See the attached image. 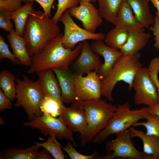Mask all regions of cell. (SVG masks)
Masks as SVG:
<instances>
[{
  "label": "cell",
  "instance_id": "cell-29",
  "mask_svg": "<svg viewBox=\"0 0 159 159\" xmlns=\"http://www.w3.org/2000/svg\"><path fill=\"white\" fill-rule=\"evenodd\" d=\"M145 119L146 120V121L138 122L135 123L133 127L144 126L146 130L145 133L146 135L155 136L159 140V117L149 113Z\"/></svg>",
  "mask_w": 159,
  "mask_h": 159
},
{
  "label": "cell",
  "instance_id": "cell-17",
  "mask_svg": "<svg viewBox=\"0 0 159 159\" xmlns=\"http://www.w3.org/2000/svg\"><path fill=\"white\" fill-rule=\"evenodd\" d=\"M113 24L115 26L129 32L144 31L143 27L134 16L132 9L127 0H123L117 10Z\"/></svg>",
  "mask_w": 159,
  "mask_h": 159
},
{
  "label": "cell",
  "instance_id": "cell-11",
  "mask_svg": "<svg viewBox=\"0 0 159 159\" xmlns=\"http://www.w3.org/2000/svg\"><path fill=\"white\" fill-rule=\"evenodd\" d=\"M97 70L91 71L86 76L74 73L73 80L77 101H86L100 98L101 80Z\"/></svg>",
  "mask_w": 159,
  "mask_h": 159
},
{
  "label": "cell",
  "instance_id": "cell-32",
  "mask_svg": "<svg viewBox=\"0 0 159 159\" xmlns=\"http://www.w3.org/2000/svg\"><path fill=\"white\" fill-rule=\"evenodd\" d=\"M62 148L67 153L71 159H101L102 156H99L96 151L90 155H82L76 150L69 142H68L64 147H62Z\"/></svg>",
  "mask_w": 159,
  "mask_h": 159
},
{
  "label": "cell",
  "instance_id": "cell-21",
  "mask_svg": "<svg viewBox=\"0 0 159 159\" xmlns=\"http://www.w3.org/2000/svg\"><path fill=\"white\" fill-rule=\"evenodd\" d=\"M138 22L144 28H149L154 21L150 12V0H127Z\"/></svg>",
  "mask_w": 159,
  "mask_h": 159
},
{
  "label": "cell",
  "instance_id": "cell-7",
  "mask_svg": "<svg viewBox=\"0 0 159 159\" xmlns=\"http://www.w3.org/2000/svg\"><path fill=\"white\" fill-rule=\"evenodd\" d=\"M116 138L107 142L105 147L107 154L101 159H113L116 158L134 159H155L153 156L140 151L135 147L132 141L129 129L117 135Z\"/></svg>",
  "mask_w": 159,
  "mask_h": 159
},
{
  "label": "cell",
  "instance_id": "cell-3",
  "mask_svg": "<svg viewBox=\"0 0 159 159\" xmlns=\"http://www.w3.org/2000/svg\"><path fill=\"white\" fill-rule=\"evenodd\" d=\"M71 107L80 108L85 111L87 125L82 134L80 135L81 145L85 146L106 126L117 109V105L107 102L101 98L86 101H77Z\"/></svg>",
  "mask_w": 159,
  "mask_h": 159
},
{
  "label": "cell",
  "instance_id": "cell-39",
  "mask_svg": "<svg viewBox=\"0 0 159 159\" xmlns=\"http://www.w3.org/2000/svg\"><path fill=\"white\" fill-rule=\"evenodd\" d=\"M11 100L7 97L1 89H0V112L6 109H11L12 104Z\"/></svg>",
  "mask_w": 159,
  "mask_h": 159
},
{
  "label": "cell",
  "instance_id": "cell-15",
  "mask_svg": "<svg viewBox=\"0 0 159 159\" xmlns=\"http://www.w3.org/2000/svg\"><path fill=\"white\" fill-rule=\"evenodd\" d=\"M59 117L64 124L72 132L83 134L87 125L85 111L78 107H66L63 105L59 111Z\"/></svg>",
  "mask_w": 159,
  "mask_h": 159
},
{
  "label": "cell",
  "instance_id": "cell-33",
  "mask_svg": "<svg viewBox=\"0 0 159 159\" xmlns=\"http://www.w3.org/2000/svg\"><path fill=\"white\" fill-rule=\"evenodd\" d=\"M4 58L9 59L14 64H21L19 60L14 54L10 52L9 48V46L5 42L4 38L0 35V60Z\"/></svg>",
  "mask_w": 159,
  "mask_h": 159
},
{
  "label": "cell",
  "instance_id": "cell-20",
  "mask_svg": "<svg viewBox=\"0 0 159 159\" xmlns=\"http://www.w3.org/2000/svg\"><path fill=\"white\" fill-rule=\"evenodd\" d=\"M7 37L14 54L21 64L26 66L32 64V58L29 55L23 37L18 34L13 29L7 35Z\"/></svg>",
  "mask_w": 159,
  "mask_h": 159
},
{
  "label": "cell",
  "instance_id": "cell-2",
  "mask_svg": "<svg viewBox=\"0 0 159 159\" xmlns=\"http://www.w3.org/2000/svg\"><path fill=\"white\" fill-rule=\"evenodd\" d=\"M49 17L44 12L34 9L29 15L22 37L31 57L40 53L59 34L57 24Z\"/></svg>",
  "mask_w": 159,
  "mask_h": 159
},
{
  "label": "cell",
  "instance_id": "cell-45",
  "mask_svg": "<svg viewBox=\"0 0 159 159\" xmlns=\"http://www.w3.org/2000/svg\"><path fill=\"white\" fill-rule=\"evenodd\" d=\"M96 0H92V2H95Z\"/></svg>",
  "mask_w": 159,
  "mask_h": 159
},
{
  "label": "cell",
  "instance_id": "cell-22",
  "mask_svg": "<svg viewBox=\"0 0 159 159\" xmlns=\"http://www.w3.org/2000/svg\"><path fill=\"white\" fill-rule=\"evenodd\" d=\"M129 130L132 138L137 137L142 140L143 152L153 156L155 159H159V140L157 137L153 135H147L144 132L137 130L134 127Z\"/></svg>",
  "mask_w": 159,
  "mask_h": 159
},
{
  "label": "cell",
  "instance_id": "cell-23",
  "mask_svg": "<svg viewBox=\"0 0 159 159\" xmlns=\"http://www.w3.org/2000/svg\"><path fill=\"white\" fill-rule=\"evenodd\" d=\"M41 147L34 144L24 148H7L0 152V159H36Z\"/></svg>",
  "mask_w": 159,
  "mask_h": 159
},
{
  "label": "cell",
  "instance_id": "cell-6",
  "mask_svg": "<svg viewBox=\"0 0 159 159\" xmlns=\"http://www.w3.org/2000/svg\"><path fill=\"white\" fill-rule=\"evenodd\" d=\"M23 76L21 80L16 78V101L14 106L22 107L30 120L43 114L40 106L44 96L38 80L34 82L25 75Z\"/></svg>",
  "mask_w": 159,
  "mask_h": 159
},
{
  "label": "cell",
  "instance_id": "cell-4",
  "mask_svg": "<svg viewBox=\"0 0 159 159\" xmlns=\"http://www.w3.org/2000/svg\"><path fill=\"white\" fill-rule=\"evenodd\" d=\"M139 53L132 56L122 55L117 60L107 75L101 80V95L108 100H113L112 93L117 83L122 81L128 85L130 91L137 71L143 67Z\"/></svg>",
  "mask_w": 159,
  "mask_h": 159
},
{
  "label": "cell",
  "instance_id": "cell-5",
  "mask_svg": "<svg viewBox=\"0 0 159 159\" xmlns=\"http://www.w3.org/2000/svg\"><path fill=\"white\" fill-rule=\"evenodd\" d=\"M117 110L106 126L99 132L91 142L101 144L110 135L120 134L142 119H145L149 113L148 107L139 109H130L127 102L117 105Z\"/></svg>",
  "mask_w": 159,
  "mask_h": 159
},
{
  "label": "cell",
  "instance_id": "cell-19",
  "mask_svg": "<svg viewBox=\"0 0 159 159\" xmlns=\"http://www.w3.org/2000/svg\"><path fill=\"white\" fill-rule=\"evenodd\" d=\"M151 36L143 31L129 32L127 40L120 51L124 56L134 55L146 45Z\"/></svg>",
  "mask_w": 159,
  "mask_h": 159
},
{
  "label": "cell",
  "instance_id": "cell-44",
  "mask_svg": "<svg viewBox=\"0 0 159 159\" xmlns=\"http://www.w3.org/2000/svg\"><path fill=\"white\" fill-rule=\"evenodd\" d=\"M80 1H88L90 2H92V0H80Z\"/></svg>",
  "mask_w": 159,
  "mask_h": 159
},
{
  "label": "cell",
  "instance_id": "cell-1",
  "mask_svg": "<svg viewBox=\"0 0 159 159\" xmlns=\"http://www.w3.org/2000/svg\"><path fill=\"white\" fill-rule=\"evenodd\" d=\"M63 36V34L59 33L48 42L40 53L31 57L32 64L27 73L54 68L69 70L70 65L81 52L82 42H80L73 49H66L62 44Z\"/></svg>",
  "mask_w": 159,
  "mask_h": 159
},
{
  "label": "cell",
  "instance_id": "cell-18",
  "mask_svg": "<svg viewBox=\"0 0 159 159\" xmlns=\"http://www.w3.org/2000/svg\"><path fill=\"white\" fill-rule=\"evenodd\" d=\"M58 81L63 103L72 104L77 100L73 80V74L69 70L56 68L52 69Z\"/></svg>",
  "mask_w": 159,
  "mask_h": 159
},
{
  "label": "cell",
  "instance_id": "cell-37",
  "mask_svg": "<svg viewBox=\"0 0 159 159\" xmlns=\"http://www.w3.org/2000/svg\"><path fill=\"white\" fill-rule=\"evenodd\" d=\"M153 24L148 28L153 32L155 36L153 46L157 50H159V20L156 16L154 18V21Z\"/></svg>",
  "mask_w": 159,
  "mask_h": 159
},
{
  "label": "cell",
  "instance_id": "cell-42",
  "mask_svg": "<svg viewBox=\"0 0 159 159\" xmlns=\"http://www.w3.org/2000/svg\"><path fill=\"white\" fill-rule=\"evenodd\" d=\"M154 6L156 8L157 11H155L156 16L159 20V0H150Z\"/></svg>",
  "mask_w": 159,
  "mask_h": 159
},
{
  "label": "cell",
  "instance_id": "cell-26",
  "mask_svg": "<svg viewBox=\"0 0 159 159\" xmlns=\"http://www.w3.org/2000/svg\"><path fill=\"white\" fill-rule=\"evenodd\" d=\"M16 77L10 71L3 70L0 73V87L5 95L11 102L16 98Z\"/></svg>",
  "mask_w": 159,
  "mask_h": 159
},
{
  "label": "cell",
  "instance_id": "cell-43",
  "mask_svg": "<svg viewBox=\"0 0 159 159\" xmlns=\"http://www.w3.org/2000/svg\"><path fill=\"white\" fill-rule=\"evenodd\" d=\"M0 124L1 125H4L5 124V122L1 117H0Z\"/></svg>",
  "mask_w": 159,
  "mask_h": 159
},
{
  "label": "cell",
  "instance_id": "cell-9",
  "mask_svg": "<svg viewBox=\"0 0 159 159\" xmlns=\"http://www.w3.org/2000/svg\"><path fill=\"white\" fill-rule=\"evenodd\" d=\"M59 21L64 26L62 43L65 48L73 49L77 43L87 40L103 41L105 39V35L103 33H92L79 26L72 19L67 10L62 15Z\"/></svg>",
  "mask_w": 159,
  "mask_h": 159
},
{
  "label": "cell",
  "instance_id": "cell-31",
  "mask_svg": "<svg viewBox=\"0 0 159 159\" xmlns=\"http://www.w3.org/2000/svg\"><path fill=\"white\" fill-rule=\"evenodd\" d=\"M57 9L52 20L57 24L62 15L68 9L76 7L80 3V0H58Z\"/></svg>",
  "mask_w": 159,
  "mask_h": 159
},
{
  "label": "cell",
  "instance_id": "cell-8",
  "mask_svg": "<svg viewBox=\"0 0 159 159\" xmlns=\"http://www.w3.org/2000/svg\"><path fill=\"white\" fill-rule=\"evenodd\" d=\"M132 88L135 91L134 98L136 105H144L148 106L159 104L158 88L149 75L148 68L142 67L138 70Z\"/></svg>",
  "mask_w": 159,
  "mask_h": 159
},
{
  "label": "cell",
  "instance_id": "cell-30",
  "mask_svg": "<svg viewBox=\"0 0 159 159\" xmlns=\"http://www.w3.org/2000/svg\"><path fill=\"white\" fill-rule=\"evenodd\" d=\"M59 103L55 99L50 97H44L40 106L41 111L56 117L59 116L61 107Z\"/></svg>",
  "mask_w": 159,
  "mask_h": 159
},
{
  "label": "cell",
  "instance_id": "cell-16",
  "mask_svg": "<svg viewBox=\"0 0 159 159\" xmlns=\"http://www.w3.org/2000/svg\"><path fill=\"white\" fill-rule=\"evenodd\" d=\"M38 80L44 97H50L56 100L62 106L63 105L61 97V90L57 77L52 69L36 72Z\"/></svg>",
  "mask_w": 159,
  "mask_h": 159
},
{
  "label": "cell",
  "instance_id": "cell-38",
  "mask_svg": "<svg viewBox=\"0 0 159 159\" xmlns=\"http://www.w3.org/2000/svg\"><path fill=\"white\" fill-rule=\"evenodd\" d=\"M24 2H28L35 1L42 8L44 12L49 17L51 16V9L54 0H23Z\"/></svg>",
  "mask_w": 159,
  "mask_h": 159
},
{
  "label": "cell",
  "instance_id": "cell-34",
  "mask_svg": "<svg viewBox=\"0 0 159 159\" xmlns=\"http://www.w3.org/2000/svg\"><path fill=\"white\" fill-rule=\"evenodd\" d=\"M11 13L6 10H0V27L6 32H9L14 29L11 21Z\"/></svg>",
  "mask_w": 159,
  "mask_h": 159
},
{
  "label": "cell",
  "instance_id": "cell-24",
  "mask_svg": "<svg viewBox=\"0 0 159 159\" xmlns=\"http://www.w3.org/2000/svg\"><path fill=\"white\" fill-rule=\"evenodd\" d=\"M34 1L26 3L17 11L12 12L11 19L14 22L15 31L23 36L25 26L30 13L33 10Z\"/></svg>",
  "mask_w": 159,
  "mask_h": 159
},
{
  "label": "cell",
  "instance_id": "cell-27",
  "mask_svg": "<svg viewBox=\"0 0 159 159\" xmlns=\"http://www.w3.org/2000/svg\"><path fill=\"white\" fill-rule=\"evenodd\" d=\"M100 14L103 19L113 24L115 16L123 0H96Z\"/></svg>",
  "mask_w": 159,
  "mask_h": 159
},
{
  "label": "cell",
  "instance_id": "cell-41",
  "mask_svg": "<svg viewBox=\"0 0 159 159\" xmlns=\"http://www.w3.org/2000/svg\"><path fill=\"white\" fill-rule=\"evenodd\" d=\"M149 113L159 117V104L153 105L148 106Z\"/></svg>",
  "mask_w": 159,
  "mask_h": 159
},
{
  "label": "cell",
  "instance_id": "cell-25",
  "mask_svg": "<svg viewBox=\"0 0 159 159\" xmlns=\"http://www.w3.org/2000/svg\"><path fill=\"white\" fill-rule=\"evenodd\" d=\"M128 31L115 26L105 36V43L112 47L120 50L127 42L129 36Z\"/></svg>",
  "mask_w": 159,
  "mask_h": 159
},
{
  "label": "cell",
  "instance_id": "cell-35",
  "mask_svg": "<svg viewBox=\"0 0 159 159\" xmlns=\"http://www.w3.org/2000/svg\"><path fill=\"white\" fill-rule=\"evenodd\" d=\"M149 75L156 85L158 90H159V80L158 73L159 71V58L155 57L152 59L148 68Z\"/></svg>",
  "mask_w": 159,
  "mask_h": 159
},
{
  "label": "cell",
  "instance_id": "cell-13",
  "mask_svg": "<svg viewBox=\"0 0 159 159\" xmlns=\"http://www.w3.org/2000/svg\"><path fill=\"white\" fill-rule=\"evenodd\" d=\"M90 47L94 52L102 55L104 58V62L97 72L102 80L107 75L117 60L123 54L120 51L112 47L102 40L95 41Z\"/></svg>",
  "mask_w": 159,
  "mask_h": 159
},
{
  "label": "cell",
  "instance_id": "cell-14",
  "mask_svg": "<svg viewBox=\"0 0 159 159\" xmlns=\"http://www.w3.org/2000/svg\"><path fill=\"white\" fill-rule=\"evenodd\" d=\"M74 61L73 68L75 73L82 75L97 70L102 64L98 54L92 51L87 40L82 42L81 52Z\"/></svg>",
  "mask_w": 159,
  "mask_h": 159
},
{
  "label": "cell",
  "instance_id": "cell-46",
  "mask_svg": "<svg viewBox=\"0 0 159 159\" xmlns=\"http://www.w3.org/2000/svg\"><path fill=\"white\" fill-rule=\"evenodd\" d=\"M158 94L159 95V90H158Z\"/></svg>",
  "mask_w": 159,
  "mask_h": 159
},
{
  "label": "cell",
  "instance_id": "cell-28",
  "mask_svg": "<svg viewBox=\"0 0 159 159\" xmlns=\"http://www.w3.org/2000/svg\"><path fill=\"white\" fill-rule=\"evenodd\" d=\"M50 136L47 140L43 143L34 142V144L44 148L47 150L55 159H64L67 158L62 152V146L56 139V136L53 134L50 133Z\"/></svg>",
  "mask_w": 159,
  "mask_h": 159
},
{
  "label": "cell",
  "instance_id": "cell-40",
  "mask_svg": "<svg viewBox=\"0 0 159 159\" xmlns=\"http://www.w3.org/2000/svg\"><path fill=\"white\" fill-rule=\"evenodd\" d=\"M54 159L52 154L46 149L39 151L36 159Z\"/></svg>",
  "mask_w": 159,
  "mask_h": 159
},
{
  "label": "cell",
  "instance_id": "cell-12",
  "mask_svg": "<svg viewBox=\"0 0 159 159\" xmlns=\"http://www.w3.org/2000/svg\"><path fill=\"white\" fill-rule=\"evenodd\" d=\"M67 11L71 16L82 22L84 29L91 32L95 33L102 23L98 9L90 2L80 0L79 6Z\"/></svg>",
  "mask_w": 159,
  "mask_h": 159
},
{
  "label": "cell",
  "instance_id": "cell-36",
  "mask_svg": "<svg viewBox=\"0 0 159 159\" xmlns=\"http://www.w3.org/2000/svg\"><path fill=\"white\" fill-rule=\"evenodd\" d=\"M23 0H0V10L5 9L11 12H14L22 6Z\"/></svg>",
  "mask_w": 159,
  "mask_h": 159
},
{
  "label": "cell",
  "instance_id": "cell-10",
  "mask_svg": "<svg viewBox=\"0 0 159 159\" xmlns=\"http://www.w3.org/2000/svg\"><path fill=\"white\" fill-rule=\"evenodd\" d=\"M23 125L39 130L41 133L45 136L52 133L59 140H70L73 143L74 146L76 145L73 137V132L64 124L60 117L56 118L44 113L42 116L24 122Z\"/></svg>",
  "mask_w": 159,
  "mask_h": 159
}]
</instances>
